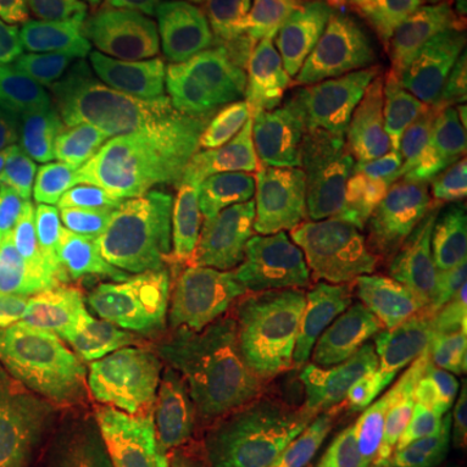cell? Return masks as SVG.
<instances>
[{"label":"cell","instance_id":"obj_10","mask_svg":"<svg viewBox=\"0 0 467 467\" xmlns=\"http://www.w3.org/2000/svg\"><path fill=\"white\" fill-rule=\"evenodd\" d=\"M101 211L99 187L86 171L24 130H0V216L39 234Z\"/></svg>","mask_w":467,"mask_h":467},{"label":"cell","instance_id":"obj_17","mask_svg":"<svg viewBox=\"0 0 467 467\" xmlns=\"http://www.w3.org/2000/svg\"><path fill=\"white\" fill-rule=\"evenodd\" d=\"M395 395L408 436L426 434L467 410V346H439L410 356L398 368Z\"/></svg>","mask_w":467,"mask_h":467},{"label":"cell","instance_id":"obj_34","mask_svg":"<svg viewBox=\"0 0 467 467\" xmlns=\"http://www.w3.org/2000/svg\"><path fill=\"white\" fill-rule=\"evenodd\" d=\"M122 467H149V465H143V462H138V460H133V457L128 454V457H125V465H122Z\"/></svg>","mask_w":467,"mask_h":467},{"label":"cell","instance_id":"obj_16","mask_svg":"<svg viewBox=\"0 0 467 467\" xmlns=\"http://www.w3.org/2000/svg\"><path fill=\"white\" fill-rule=\"evenodd\" d=\"M395 377V371L379 367L356 368L343 423V467H400L405 429Z\"/></svg>","mask_w":467,"mask_h":467},{"label":"cell","instance_id":"obj_29","mask_svg":"<svg viewBox=\"0 0 467 467\" xmlns=\"http://www.w3.org/2000/svg\"><path fill=\"white\" fill-rule=\"evenodd\" d=\"M325 3L330 0H213V14L263 18L301 34L312 26V18Z\"/></svg>","mask_w":467,"mask_h":467},{"label":"cell","instance_id":"obj_9","mask_svg":"<svg viewBox=\"0 0 467 467\" xmlns=\"http://www.w3.org/2000/svg\"><path fill=\"white\" fill-rule=\"evenodd\" d=\"M130 254L107 211L47 226L39 232V294L70 322L99 325L109 317V284Z\"/></svg>","mask_w":467,"mask_h":467},{"label":"cell","instance_id":"obj_13","mask_svg":"<svg viewBox=\"0 0 467 467\" xmlns=\"http://www.w3.org/2000/svg\"><path fill=\"white\" fill-rule=\"evenodd\" d=\"M467 346V275L447 291L387 306L358 367L395 371L420 350Z\"/></svg>","mask_w":467,"mask_h":467},{"label":"cell","instance_id":"obj_6","mask_svg":"<svg viewBox=\"0 0 467 467\" xmlns=\"http://www.w3.org/2000/svg\"><path fill=\"white\" fill-rule=\"evenodd\" d=\"M180 128L198 159L234 182L281 198H309L327 190L333 133L315 112L252 122L187 101L180 107Z\"/></svg>","mask_w":467,"mask_h":467},{"label":"cell","instance_id":"obj_4","mask_svg":"<svg viewBox=\"0 0 467 467\" xmlns=\"http://www.w3.org/2000/svg\"><path fill=\"white\" fill-rule=\"evenodd\" d=\"M167 70L195 104L236 119H296L319 104L312 45L263 18L208 14L192 21L169 39Z\"/></svg>","mask_w":467,"mask_h":467},{"label":"cell","instance_id":"obj_21","mask_svg":"<svg viewBox=\"0 0 467 467\" xmlns=\"http://www.w3.org/2000/svg\"><path fill=\"white\" fill-rule=\"evenodd\" d=\"M467 275V205L451 208L420 236L398 275V296L423 299L447 291Z\"/></svg>","mask_w":467,"mask_h":467},{"label":"cell","instance_id":"obj_1","mask_svg":"<svg viewBox=\"0 0 467 467\" xmlns=\"http://www.w3.org/2000/svg\"><path fill=\"white\" fill-rule=\"evenodd\" d=\"M109 216L133 254L180 247L221 273L254 267L335 270L413 252L423 232H377L348 216L337 192L281 198L187 156L167 117L146 125L104 169Z\"/></svg>","mask_w":467,"mask_h":467},{"label":"cell","instance_id":"obj_7","mask_svg":"<svg viewBox=\"0 0 467 467\" xmlns=\"http://www.w3.org/2000/svg\"><path fill=\"white\" fill-rule=\"evenodd\" d=\"M346 402L340 387L317 379L252 398L226 420L205 467H343Z\"/></svg>","mask_w":467,"mask_h":467},{"label":"cell","instance_id":"obj_30","mask_svg":"<svg viewBox=\"0 0 467 467\" xmlns=\"http://www.w3.org/2000/svg\"><path fill=\"white\" fill-rule=\"evenodd\" d=\"M67 423H70V416H67L66 405L60 400L50 402L45 426L36 436L24 467H73L70 444H67Z\"/></svg>","mask_w":467,"mask_h":467},{"label":"cell","instance_id":"obj_12","mask_svg":"<svg viewBox=\"0 0 467 467\" xmlns=\"http://www.w3.org/2000/svg\"><path fill=\"white\" fill-rule=\"evenodd\" d=\"M153 340L122 322L84 330L67 358V400L76 408H115L122 392L153 368Z\"/></svg>","mask_w":467,"mask_h":467},{"label":"cell","instance_id":"obj_2","mask_svg":"<svg viewBox=\"0 0 467 467\" xmlns=\"http://www.w3.org/2000/svg\"><path fill=\"white\" fill-rule=\"evenodd\" d=\"M410 252L335 270H234L153 340V368H187L242 400L278 395L315 368L356 371L398 301Z\"/></svg>","mask_w":467,"mask_h":467},{"label":"cell","instance_id":"obj_26","mask_svg":"<svg viewBox=\"0 0 467 467\" xmlns=\"http://www.w3.org/2000/svg\"><path fill=\"white\" fill-rule=\"evenodd\" d=\"M39 234L0 216V301L36 284Z\"/></svg>","mask_w":467,"mask_h":467},{"label":"cell","instance_id":"obj_32","mask_svg":"<svg viewBox=\"0 0 467 467\" xmlns=\"http://www.w3.org/2000/svg\"><path fill=\"white\" fill-rule=\"evenodd\" d=\"M164 3H169V5H177L180 11H184V14H192V11H198L202 5V0H164Z\"/></svg>","mask_w":467,"mask_h":467},{"label":"cell","instance_id":"obj_19","mask_svg":"<svg viewBox=\"0 0 467 467\" xmlns=\"http://www.w3.org/2000/svg\"><path fill=\"white\" fill-rule=\"evenodd\" d=\"M229 418H117L128 454L149 467H205Z\"/></svg>","mask_w":467,"mask_h":467},{"label":"cell","instance_id":"obj_14","mask_svg":"<svg viewBox=\"0 0 467 467\" xmlns=\"http://www.w3.org/2000/svg\"><path fill=\"white\" fill-rule=\"evenodd\" d=\"M146 125L149 117L125 107H47L24 133L81 171L101 174L128 153Z\"/></svg>","mask_w":467,"mask_h":467},{"label":"cell","instance_id":"obj_22","mask_svg":"<svg viewBox=\"0 0 467 467\" xmlns=\"http://www.w3.org/2000/svg\"><path fill=\"white\" fill-rule=\"evenodd\" d=\"M408 26L439 88L467 81V0H410Z\"/></svg>","mask_w":467,"mask_h":467},{"label":"cell","instance_id":"obj_23","mask_svg":"<svg viewBox=\"0 0 467 467\" xmlns=\"http://www.w3.org/2000/svg\"><path fill=\"white\" fill-rule=\"evenodd\" d=\"M50 402L26 379L0 371V467H24Z\"/></svg>","mask_w":467,"mask_h":467},{"label":"cell","instance_id":"obj_25","mask_svg":"<svg viewBox=\"0 0 467 467\" xmlns=\"http://www.w3.org/2000/svg\"><path fill=\"white\" fill-rule=\"evenodd\" d=\"M67 444L73 467H122L128 457L117 416L109 410L76 408L67 423Z\"/></svg>","mask_w":467,"mask_h":467},{"label":"cell","instance_id":"obj_27","mask_svg":"<svg viewBox=\"0 0 467 467\" xmlns=\"http://www.w3.org/2000/svg\"><path fill=\"white\" fill-rule=\"evenodd\" d=\"M400 467H467V410L441 420L426 434L410 436Z\"/></svg>","mask_w":467,"mask_h":467},{"label":"cell","instance_id":"obj_28","mask_svg":"<svg viewBox=\"0 0 467 467\" xmlns=\"http://www.w3.org/2000/svg\"><path fill=\"white\" fill-rule=\"evenodd\" d=\"M0 36L21 50L47 47L57 39L50 0H0Z\"/></svg>","mask_w":467,"mask_h":467},{"label":"cell","instance_id":"obj_5","mask_svg":"<svg viewBox=\"0 0 467 467\" xmlns=\"http://www.w3.org/2000/svg\"><path fill=\"white\" fill-rule=\"evenodd\" d=\"M309 29L327 109L343 128L374 122L429 84L410 26L384 5L330 0Z\"/></svg>","mask_w":467,"mask_h":467},{"label":"cell","instance_id":"obj_31","mask_svg":"<svg viewBox=\"0 0 467 467\" xmlns=\"http://www.w3.org/2000/svg\"><path fill=\"white\" fill-rule=\"evenodd\" d=\"M18 306V294L11 296V299L0 301V343L5 340V335L11 330V322H14V315H16Z\"/></svg>","mask_w":467,"mask_h":467},{"label":"cell","instance_id":"obj_3","mask_svg":"<svg viewBox=\"0 0 467 467\" xmlns=\"http://www.w3.org/2000/svg\"><path fill=\"white\" fill-rule=\"evenodd\" d=\"M330 169L350 218L377 232H423L467 205V119L436 88L368 125L335 130Z\"/></svg>","mask_w":467,"mask_h":467},{"label":"cell","instance_id":"obj_15","mask_svg":"<svg viewBox=\"0 0 467 467\" xmlns=\"http://www.w3.org/2000/svg\"><path fill=\"white\" fill-rule=\"evenodd\" d=\"M73 330L39 291H21L11 330L0 343V371L16 374L47 400H60L66 389Z\"/></svg>","mask_w":467,"mask_h":467},{"label":"cell","instance_id":"obj_20","mask_svg":"<svg viewBox=\"0 0 467 467\" xmlns=\"http://www.w3.org/2000/svg\"><path fill=\"white\" fill-rule=\"evenodd\" d=\"M50 8L57 29L81 42H125L174 26L164 0H50Z\"/></svg>","mask_w":467,"mask_h":467},{"label":"cell","instance_id":"obj_11","mask_svg":"<svg viewBox=\"0 0 467 467\" xmlns=\"http://www.w3.org/2000/svg\"><path fill=\"white\" fill-rule=\"evenodd\" d=\"M216 278L213 267L180 247L130 254L109 284V317L159 337L192 309Z\"/></svg>","mask_w":467,"mask_h":467},{"label":"cell","instance_id":"obj_8","mask_svg":"<svg viewBox=\"0 0 467 467\" xmlns=\"http://www.w3.org/2000/svg\"><path fill=\"white\" fill-rule=\"evenodd\" d=\"M171 32L125 42L55 39L39 57L45 94L60 107H125L146 117H169L182 86L167 70Z\"/></svg>","mask_w":467,"mask_h":467},{"label":"cell","instance_id":"obj_24","mask_svg":"<svg viewBox=\"0 0 467 467\" xmlns=\"http://www.w3.org/2000/svg\"><path fill=\"white\" fill-rule=\"evenodd\" d=\"M39 55L0 36V130H21L45 109Z\"/></svg>","mask_w":467,"mask_h":467},{"label":"cell","instance_id":"obj_18","mask_svg":"<svg viewBox=\"0 0 467 467\" xmlns=\"http://www.w3.org/2000/svg\"><path fill=\"white\" fill-rule=\"evenodd\" d=\"M247 400L187 368H159L135 379L115 405V416L232 418Z\"/></svg>","mask_w":467,"mask_h":467},{"label":"cell","instance_id":"obj_33","mask_svg":"<svg viewBox=\"0 0 467 467\" xmlns=\"http://www.w3.org/2000/svg\"><path fill=\"white\" fill-rule=\"evenodd\" d=\"M367 3H377V5H389V8H405V5H410V0H367Z\"/></svg>","mask_w":467,"mask_h":467}]
</instances>
